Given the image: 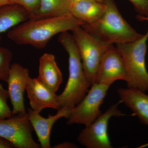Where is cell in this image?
Returning <instances> with one entry per match:
<instances>
[{"instance_id": "cell-1", "label": "cell", "mask_w": 148, "mask_h": 148, "mask_svg": "<svg viewBox=\"0 0 148 148\" xmlns=\"http://www.w3.org/2000/svg\"><path fill=\"white\" fill-rule=\"evenodd\" d=\"M84 24L73 15L29 19L9 30L7 36L18 45L42 49L55 35L72 31Z\"/></svg>"}, {"instance_id": "cell-2", "label": "cell", "mask_w": 148, "mask_h": 148, "mask_svg": "<svg viewBox=\"0 0 148 148\" xmlns=\"http://www.w3.org/2000/svg\"><path fill=\"white\" fill-rule=\"evenodd\" d=\"M58 41L68 53L69 64V79L64 91L57 97L58 110L64 108L71 110L84 98L91 84L85 73L73 35L68 32L61 33L58 36Z\"/></svg>"}, {"instance_id": "cell-3", "label": "cell", "mask_w": 148, "mask_h": 148, "mask_svg": "<svg viewBox=\"0 0 148 148\" xmlns=\"http://www.w3.org/2000/svg\"><path fill=\"white\" fill-rule=\"evenodd\" d=\"M104 3L101 18L94 24H83V29L111 45L131 42L143 36L125 20L114 0H104Z\"/></svg>"}, {"instance_id": "cell-4", "label": "cell", "mask_w": 148, "mask_h": 148, "mask_svg": "<svg viewBox=\"0 0 148 148\" xmlns=\"http://www.w3.org/2000/svg\"><path fill=\"white\" fill-rule=\"evenodd\" d=\"M148 40V29L139 39L116 44L124 61L127 87L144 92L148 90V72L146 64Z\"/></svg>"}, {"instance_id": "cell-5", "label": "cell", "mask_w": 148, "mask_h": 148, "mask_svg": "<svg viewBox=\"0 0 148 148\" xmlns=\"http://www.w3.org/2000/svg\"><path fill=\"white\" fill-rule=\"evenodd\" d=\"M77 47L85 73L91 85L95 83L99 65L104 53L113 45L103 41L81 27L72 31Z\"/></svg>"}, {"instance_id": "cell-6", "label": "cell", "mask_w": 148, "mask_h": 148, "mask_svg": "<svg viewBox=\"0 0 148 148\" xmlns=\"http://www.w3.org/2000/svg\"><path fill=\"white\" fill-rule=\"evenodd\" d=\"M91 86L84 98L71 110L66 118L67 124L88 126L102 114L100 108L111 85L95 83Z\"/></svg>"}, {"instance_id": "cell-7", "label": "cell", "mask_w": 148, "mask_h": 148, "mask_svg": "<svg viewBox=\"0 0 148 148\" xmlns=\"http://www.w3.org/2000/svg\"><path fill=\"white\" fill-rule=\"evenodd\" d=\"M121 103L120 101L118 103L111 106L90 125L86 126L78 136V142L87 148L112 147L108 132L109 122L112 117L125 116L118 108V106Z\"/></svg>"}, {"instance_id": "cell-8", "label": "cell", "mask_w": 148, "mask_h": 148, "mask_svg": "<svg viewBox=\"0 0 148 148\" xmlns=\"http://www.w3.org/2000/svg\"><path fill=\"white\" fill-rule=\"evenodd\" d=\"M33 130L27 114L0 120V138L9 142L14 148H41L33 139Z\"/></svg>"}, {"instance_id": "cell-9", "label": "cell", "mask_w": 148, "mask_h": 148, "mask_svg": "<svg viewBox=\"0 0 148 148\" xmlns=\"http://www.w3.org/2000/svg\"><path fill=\"white\" fill-rule=\"evenodd\" d=\"M30 77L29 69L18 63L12 64L6 82L13 116L27 114L24 106V95Z\"/></svg>"}, {"instance_id": "cell-10", "label": "cell", "mask_w": 148, "mask_h": 148, "mask_svg": "<svg viewBox=\"0 0 148 148\" xmlns=\"http://www.w3.org/2000/svg\"><path fill=\"white\" fill-rule=\"evenodd\" d=\"M118 80L126 81L124 61L116 47L111 46L104 53L98 68L95 83L112 85Z\"/></svg>"}, {"instance_id": "cell-11", "label": "cell", "mask_w": 148, "mask_h": 148, "mask_svg": "<svg viewBox=\"0 0 148 148\" xmlns=\"http://www.w3.org/2000/svg\"><path fill=\"white\" fill-rule=\"evenodd\" d=\"M29 104L33 110L40 112L46 108L58 110V95L41 82L38 78L29 77L26 89Z\"/></svg>"}, {"instance_id": "cell-12", "label": "cell", "mask_w": 148, "mask_h": 148, "mask_svg": "<svg viewBox=\"0 0 148 148\" xmlns=\"http://www.w3.org/2000/svg\"><path fill=\"white\" fill-rule=\"evenodd\" d=\"M54 115H49L47 118H44L40 113L31 108L27 110V116L34 130L36 132L42 148H50L51 132L53 125L58 120L67 118L71 110L66 108L60 109Z\"/></svg>"}, {"instance_id": "cell-13", "label": "cell", "mask_w": 148, "mask_h": 148, "mask_svg": "<svg viewBox=\"0 0 148 148\" xmlns=\"http://www.w3.org/2000/svg\"><path fill=\"white\" fill-rule=\"evenodd\" d=\"M117 91L121 103H124L140 122L148 127V95L133 88H120Z\"/></svg>"}, {"instance_id": "cell-14", "label": "cell", "mask_w": 148, "mask_h": 148, "mask_svg": "<svg viewBox=\"0 0 148 148\" xmlns=\"http://www.w3.org/2000/svg\"><path fill=\"white\" fill-rule=\"evenodd\" d=\"M38 78L43 84L56 92L62 83L63 75L53 54L45 53L40 58Z\"/></svg>"}, {"instance_id": "cell-15", "label": "cell", "mask_w": 148, "mask_h": 148, "mask_svg": "<svg viewBox=\"0 0 148 148\" xmlns=\"http://www.w3.org/2000/svg\"><path fill=\"white\" fill-rule=\"evenodd\" d=\"M105 8L104 3L95 0H82L71 6L72 15L87 24L97 22L103 16Z\"/></svg>"}, {"instance_id": "cell-16", "label": "cell", "mask_w": 148, "mask_h": 148, "mask_svg": "<svg viewBox=\"0 0 148 148\" xmlns=\"http://www.w3.org/2000/svg\"><path fill=\"white\" fill-rule=\"evenodd\" d=\"M28 19V12L21 6L12 4L0 7V41L2 33Z\"/></svg>"}, {"instance_id": "cell-17", "label": "cell", "mask_w": 148, "mask_h": 148, "mask_svg": "<svg viewBox=\"0 0 148 148\" xmlns=\"http://www.w3.org/2000/svg\"><path fill=\"white\" fill-rule=\"evenodd\" d=\"M71 6L67 0H40L33 19L72 16Z\"/></svg>"}, {"instance_id": "cell-18", "label": "cell", "mask_w": 148, "mask_h": 148, "mask_svg": "<svg viewBox=\"0 0 148 148\" xmlns=\"http://www.w3.org/2000/svg\"><path fill=\"white\" fill-rule=\"evenodd\" d=\"M13 54L5 47H0V80L7 82Z\"/></svg>"}, {"instance_id": "cell-19", "label": "cell", "mask_w": 148, "mask_h": 148, "mask_svg": "<svg viewBox=\"0 0 148 148\" xmlns=\"http://www.w3.org/2000/svg\"><path fill=\"white\" fill-rule=\"evenodd\" d=\"M9 98L8 90L5 89L3 85L0 84V120L9 118L13 116L12 110L8 104Z\"/></svg>"}, {"instance_id": "cell-20", "label": "cell", "mask_w": 148, "mask_h": 148, "mask_svg": "<svg viewBox=\"0 0 148 148\" xmlns=\"http://www.w3.org/2000/svg\"><path fill=\"white\" fill-rule=\"evenodd\" d=\"M40 0H11V4L18 5L23 7L32 19L36 13L39 7Z\"/></svg>"}, {"instance_id": "cell-21", "label": "cell", "mask_w": 148, "mask_h": 148, "mask_svg": "<svg viewBox=\"0 0 148 148\" xmlns=\"http://www.w3.org/2000/svg\"><path fill=\"white\" fill-rule=\"evenodd\" d=\"M134 6L138 15L148 16V0H128Z\"/></svg>"}, {"instance_id": "cell-22", "label": "cell", "mask_w": 148, "mask_h": 148, "mask_svg": "<svg viewBox=\"0 0 148 148\" xmlns=\"http://www.w3.org/2000/svg\"><path fill=\"white\" fill-rule=\"evenodd\" d=\"M77 146L72 143L66 142V143H60L54 146L53 148H76Z\"/></svg>"}, {"instance_id": "cell-23", "label": "cell", "mask_w": 148, "mask_h": 148, "mask_svg": "<svg viewBox=\"0 0 148 148\" xmlns=\"http://www.w3.org/2000/svg\"><path fill=\"white\" fill-rule=\"evenodd\" d=\"M14 148L13 145L8 141L0 138V148Z\"/></svg>"}, {"instance_id": "cell-24", "label": "cell", "mask_w": 148, "mask_h": 148, "mask_svg": "<svg viewBox=\"0 0 148 148\" xmlns=\"http://www.w3.org/2000/svg\"><path fill=\"white\" fill-rule=\"evenodd\" d=\"M9 5H12L11 0H0V7Z\"/></svg>"}, {"instance_id": "cell-25", "label": "cell", "mask_w": 148, "mask_h": 148, "mask_svg": "<svg viewBox=\"0 0 148 148\" xmlns=\"http://www.w3.org/2000/svg\"><path fill=\"white\" fill-rule=\"evenodd\" d=\"M136 18L140 21H148V16H143L137 15L136 16Z\"/></svg>"}, {"instance_id": "cell-26", "label": "cell", "mask_w": 148, "mask_h": 148, "mask_svg": "<svg viewBox=\"0 0 148 148\" xmlns=\"http://www.w3.org/2000/svg\"><path fill=\"white\" fill-rule=\"evenodd\" d=\"M70 5L71 6L73 4L75 3L82 0H67Z\"/></svg>"}, {"instance_id": "cell-27", "label": "cell", "mask_w": 148, "mask_h": 148, "mask_svg": "<svg viewBox=\"0 0 148 148\" xmlns=\"http://www.w3.org/2000/svg\"><path fill=\"white\" fill-rule=\"evenodd\" d=\"M95 1H97L100 3H104V0H95Z\"/></svg>"}, {"instance_id": "cell-28", "label": "cell", "mask_w": 148, "mask_h": 148, "mask_svg": "<svg viewBox=\"0 0 148 148\" xmlns=\"http://www.w3.org/2000/svg\"><path fill=\"white\" fill-rule=\"evenodd\" d=\"M148 144H146V145H144L142 146L141 147H148Z\"/></svg>"}]
</instances>
